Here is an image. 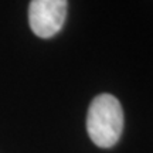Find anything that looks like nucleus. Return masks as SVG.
Segmentation results:
<instances>
[{
    "label": "nucleus",
    "mask_w": 153,
    "mask_h": 153,
    "mask_svg": "<svg viewBox=\"0 0 153 153\" xmlns=\"http://www.w3.org/2000/svg\"><path fill=\"white\" fill-rule=\"evenodd\" d=\"M67 0H31L28 6V24L37 37L51 38L65 23Z\"/></svg>",
    "instance_id": "obj_2"
},
{
    "label": "nucleus",
    "mask_w": 153,
    "mask_h": 153,
    "mask_svg": "<svg viewBox=\"0 0 153 153\" xmlns=\"http://www.w3.org/2000/svg\"><path fill=\"white\" fill-rule=\"evenodd\" d=\"M87 131L98 148L109 149L118 143L123 131V109L118 98L101 94L92 99L88 108Z\"/></svg>",
    "instance_id": "obj_1"
}]
</instances>
